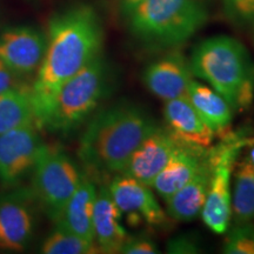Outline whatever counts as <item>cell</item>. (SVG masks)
<instances>
[{
  "label": "cell",
  "instance_id": "24",
  "mask_svg": "<svg viewBox=\"0 0 254 254\" xmlns=\"http://www.w3.org/2000/svg\"><path fill=\"white\" fill-rule=\"evenodd\" d=\"M227 15L241 25L254 23V0H222Z\"/></svg>",
  "mask_w": 254,
  "mask_h": 254
},
{
  "label": "cell",
  "instance_id": "14",
  "mask_svg": "<svg viewBox=\"0 0 254 254\" xmlns=\"http://www.w3.org/2000/svg\"><path fill=\"white\" fill-rule=\"evenodd\" d=\"M164 120L167 131L182 144L204 150L213 145L215 133L186 97L165 101Z\"/></svg>",
  "mask_w": 254,
  "mask_h": 254
},
{
  "label": "cell",
  "instance_id": "20",
  "mask_svg": "<svg viewBox=\"0 0 254 254\" xmlns=\"http://www.w3.org/2000/svg\"><path fill=\"white\" fill-rule=\"evenodd\" d=\"M233 170L232 219L234 225L254 220V166L244 155Z\"/></svg>",
  "mask_w": 254,
  "mask_h": 254
},
{
  "label": "cell",
  "instance_id": "7",
  "mask_svg": "<svg viewBox=\"0 0 254 254\" xmlns=\"http://www.w3.org/2000/svg\"><path fill=\"white\" fill-rule=\"evenodd\" d=\"M81 176L67 154L43 145L32 170V187L44 211L55 222L77 190Z\"/></svg>",
  "mask_w": 254,
  "mask_h": 254
},
{
  "label": "cell",
  "instance_id": "15",
  "mask_svg": "<svg viewBox=\"0 0 254 254\" xmlns=\"http://www.w3.org/2000/svg\"><path fill=\"white\" fill-rule=\"evenodd\" d=\"M123 214L114 204L109 189L101 186L97 192L93 211L94 243L101 253H119L127 233L122 224Z\"/></svg>",
  "mask_w": 254,
  "mask_h": 254
},
{
  "label": "cell",
  "instance_id": "27",
  "mask_svg": "<svg viewBox=\"0 0 254 254\" xmlns=\"http://www.w3.org/2000/svg\"><path fill=\"white\" fill-rule=\"evenodd\" d=\"M26 87L20 77L12 72L4 63L0 60V94L14 88Z\"/></svg>",
  "mask_w": 254,
  "mask_h": 254
},
{
  "label": "cell",
  "instance_id": "30",
  "mask_svg": "<svg viewBox=\"0 0 254 254\" xmlns=\"http://www.w3.org/2000/svg\"><path fill=\"white\" fill-rule=\"evenodd\" d=\"M250 145H254V136H246L245 139V147L246 146H250Z\"/></svg>",
  "mask_w": 254,
  "mask_h": 254
},
{
  "label": "cell",
  "instance_id": "16",
  "mask_svg": "<svg viewBox=\"0 0 254 254\" xmlns=\"http://www.w3.org/2000/svg\"><path fill=\"white\" fill-rule=\"evenodd\" d=\"M209 148H196L182 144L166 166L154 179L152 187L164 200H167L199 172L207 158Z\"/></svg>",
  "mask_w": 254,
  "mask_h": 254
},
{
  "label": "cell",
  "instance_id": "4",
  "mask_svg": "<svg viewBox=\"0 0 254 254\" xmlns=\"http://www.w3.org/2000/svg\"><path fill=\"white\" fill-rule=\"evenodd\" d=\"M111 73L101 55L57 88L36 110L38 128L68 134L90 118L110 90Z\"/></svg>",
  "mask_w": 254,
  "mask_h": 254
},
{
  "label": "cell",
  "instance_id": "2",
  "mask_svg": "<svg viewBox=\"0 0 254 254\" xmlns=\"http://www.w3.org/2000/svg\"><path fill=\"white\" fill-rule=\"evenodd\" d=\"M158 127L153 117L139 105L113 104L87 124L79 142V158L94 171L122 173L133 152Z\"/></svg>",
  "mask_w": 254,
  "mask_h": 254
},
{
  "label": "cell",
  "instance_id": "9",
  "mask_svg": "<svg viewBox=\"0 0 254 254\" xmlns=\"http://www.w3.org/2000/svg\"><path fill=\"white\" fill-rule=\"evenodd\" d=\"M36 124L0 134V182L15 185L32 172L43 147Z\"/></svg>",
  "mask_w": 254,
  "mask_h": 254
},
{
  "label": "cell",
  "instance_id": "23",
  "mask_svg": "<svg viewBox=\"0 0 254 254\" xmlns=\"http://www.w3.org/2000/svg\"><path fill=\"white\" fill-rule=\"evenodd\" d=\"M224 253L254 254V224L233 225L224 243Z\"/></svg>",
  "mask_w": 254,
  "mask_h": 254
},
{
  "label": "cell",
  "instance_id": "29",
  "mask_svg": "<svg viewBox=\"0 0 254 254\" xmlns=\"http://www.w3.org/2000/svg\"><path fill=\"white\" fill-rule=\"evenodd\" d=\"M245 148H247V152L245 154V157L249 159L251 161V164L254 166V145H250V146H246Z\"/></svg>",
  "mask_w": 254,
  "mask_h": 254
},
{
  "label": "cell",
  "instance_id": "28",
  "mask_svg": "<svg viewBox=\"0 0 254 254\" xmlns=\"http://www.w3.org/2000/svg\"><path fill=\"white\" fill-rule=\"evenodd\" d=\"M119 1V7L122 9L123 14L127 17L131 12L134 9L136 6L140 4L144 0H118Z\"/></svg>",
  "mask_w": 254,
  "mask_h": 254
},
{
  "label": "cell",
  "instance_id": "11",
  "mask_svg": "<svg viewBox=\"0 0 254 254\" xmlns=\"http://www.w3.org/2000/svg\"><path fill=\"white\" fill-rule=\"evenodd\" d=\"M182 142L160 126L133 152L122 173L152 187L154 179L166 166Z\"/></svg>",
  "mask_w": 254,
  "mask_h": 254
},
{
  "label": "cell",
  "instance_id": "3",
  "mask_svg": "<svg viewBox=\"0 0 254 254\" xmlns=\"http://www.w3.org/2000/svg\"><path fill=\"white\" fill-rule=\"evenodd\" d=\"M190 68L207 81L234 111L250 109L254 99V63L239 40L227 36L205 39L193 51Z\"/></svg>",
  "mask_w": 254,
  "mask_h": 254
},
{
  "label": "cell",
  "instance_id": "5",
  "mask_svg": "<svg viewBox=\"0 0 254 254\" xmlns=\"http://www.w3.org/2000/svg\"><path fill=\"white\" fill-rule=\"evenodd\" d=\"M207 18L205 0H144L126 17L133 36L158 49L182 45Z\"/></svg>",
  "mask_w": 254,
  "mask_h": 254
},
{
  "label": "cell",
  "instance_id": "13",
  "mask_svg": "<svg viewBox=\"0 0 254 254\" xmlns=\"http://www.w3.org/2000/svg\"><path fill=\"white\" fill-rule=\"evenodd\" d=\"M34 218L24 190L0 196V250L21 251L33 234Z\"/></svg>",
  "mask_w": 254,
  "mask_h": 254
},
{
  "label": "cell",
  "instance_id": "22",
  "mask_svg": "<svg viewBox=\"0 0 254 254\" xmlns=\"http://www.w3.org/2000/svg\"><path fill=\"white\" fill-rule=\"evenodd\" d=\"M97 252L99 251L95 243L85 240L60 225H57L55 231L41 245V253L45 254H90Z\"/></svg>",
  "mask_w": 254,
  "mask_h": 254
},
{
  "label": "cell",
  "instance_id": "10",
  "mask_svg": "<svg viewBox=\"0 0 254 254\" xmlns=\"http://www.w3.org/2000/svg\"><path fill=\"white\" fill-rule=\"evenodd\" d=\"M45 50V36L33 27L9 28L0 34V60L21 79L38 72Z\"/></svg>",
  "mask_w": 254,
  "mask_h": 254
},
{
  "label": "cell",
  "instance_id": "21",
  "mask_svg": "<svg viewBox=\"0 0 254 254\" xmlns=\"http://www.w3.org/2000/svg\"><path fill=\"white\" fill-rule=\"evenodd\" d=\"M32 87L14 88L0 94V134L36 124Z\"/></svg>",
  "mask_w": 254,
  "mask_h": 254
},
{
  "label": "cell",
  "instance_id": "19",
  "mask_svg": "<svg viewBox=\"0 0 254 254\" xmlns=\"http://www.w3.org/2000/svg\"><path fill=\"white\" fill-rule=\"evenodd\" d=\"M186 98L215 135L224 136L230 133L234 110L217 91L201 82L192 80Z\"/></svg>",
  "mask_w": 254,
  "mask_h": 254
},
{
  "label": "cell",
  "instance_id": "1",
  "mask_svg": "<svg viewBox=\"0 0 254 254\" xmlns=\"http://www.w3.org/2000/svg\"><path fill=\"white\" fill-rule=\"evenodd\" d=\"M103 43V26L91 6H75L50 21L45 55L31 88L34 112L60 85L101 55Z\"/></svg>",
  "mask_w": 254,
  "mask_h": 254
},
{
  "label": "cell",
  "instance_id": "18",
  "mask_svg": "<svg viewBox=\"0 0 254 254\" xmlns=\"http://www.w3.org/2000/svg\"><path fill=\"white\" fill-rule=\"evenodd\" d=\"M97 189L93 182L82 174L80 183L67 201L59 220L56 222L72 233L94 243L93 211Z\"/></svg>",
  "mask_w": 254,
  "mask_h": 254
},
{
  "label": "cell",
  "instance_id": "6",
  "mask_svg": "<svg viewBox=\"0 0 254 254\" xmlns=\"http://www.w3.org/2000/svg\"><path fill=\"white\" fill-rule=\"evenodd\" d=\"M249 132L227 133L222 136L221 144L212 146V171L207 196L201 209L202 221L217 234L226 233L232 220L231 179L234 165L243 148Z\"/></svg>",
  "mask_w": 254,
  "mask_h": 254
},
{
  "label": "cell",
  "instance_id": "17",
  "mask_svg": "<svg viewBox=\"0 0 254 254\" xmlns=\"http://www.w3.org/2000/svg\"><path fill=\"white\" fill-rule=\"evenodd\" d=\"M213 171V159L209 147L207 158L199 172L185 186L166 201V213L177 221H190L201 213Z\"/></svg>",
  "mask_w": 254,
  "mask_h": 254
},
{
  "label": "cell",
  "instance_id": "12",
  "mask_svg": "<svg viewBox=\"0 0 254 254\" xmlns=\"http://www.w3.org/2000/svg\"><path fill=\"white\" fill-rule=\"evenodd\" d=\"M192 72L182 53L173 52L155 60L142 73V82L155 97L168 101L187 97Z\"/></svg>",
  "mask_w": 254,
  "mask_h": 254
},
{
  "label": "cell",
  "instance_id": "26",
  "mask_svg": "<svg viewBox=\"0 0 254 254\" xmlns=\"http://www.w3.org/2000/svg\"><path fill=\"white\" fill-rule=\"evenodd\" d=\"M200 251V246L198 241L193 239L190 236H179L174 238L168 243L167 252L177 253V254H190L198 253Z\"/></svg>",
  "mask_w": 254,
  "mask_h": 254
},
{
  "label": "cell",
  "instance_id": "25",
  "mask_svg": "<svg viewBox=\"0 0 254 254\" xmlns=\"http://www.w3.org/2000/svg\"><path fill=\"white\" fill-rule=\"evenodd\" d=\"M123 254H157L159 249L151 238L145 236L127 237L120 252Z\"/></svg>",
  "mask_w": 254,
  "mask_h": 254
},
{
  "label": "cell",
  "instance_id": "8",
  "mask_svg": "<svg viewBox=\"0 0 254 254\" xmlns=\"http://www.w3.org/2000/svg\"><path fill=\"white\" fill-rule=\"evenodd\" d=\"M107 189L114 204L132 226L142 222L152 227H163L167 224V213L159 205L150 186L119 174L113 178Z\"/></svg>",
  "mask_w": 254,
  "mask_h": 254
}]
</instances>
